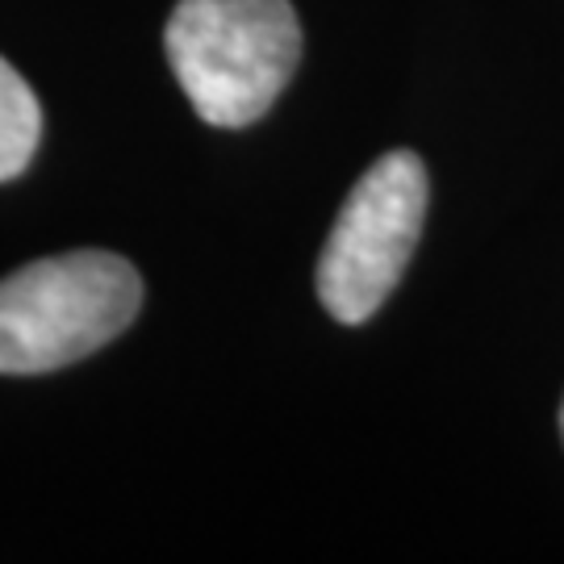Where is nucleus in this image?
<instances>
[{
  "label": "nucleus",
  "mask_w": 564,
  "mask_h": 564,
  "mask_svg": "<svg viewBox=\"0 0 564 564\" xmlns=\"http://www.w3.org/2000/svg\"><path fill=\"white\" fill-rule=\"evenodd\" d=\"M163 46L197 118L239 130L260 121L293 80L302 25L289 0H181Z\"/></svg>",
  "instance_id": "obj_1"
},
{
  "label": "nucleus",
  "mask_w": 564,
  "mask_h": 564,
  "mask_svg": "<svg viewBox=\"0 0 564 564\" xmlns=\"http://www.w3.org/2000/svg\"><path fill=\"white\" fill-rule=\"evenodd\" d=\"M142 281L113 251H67L0 281V377L88 360L139 318Z\"/></svg>",
  "instance_id": "obj_2"
},
{
  "label": "nucleus",
  "mask_w": 564,
  "mask_h": 564,
  "mask_svg": "<svg viewBox=\"0 0 564 564\" xmlns=\"http://www.w3.org/2000/svg\"><path fill=\"white\" fill-rule=\"evenodd\" d=\"M431 181L414 151H389L364 172L318 260V302L343 326L368 323L398 289L426 223Z\"/></svg>",
  "instance_id": "obj_3"
},
{
  "label": "nucleus",
  "mask_w": 564,
  "mask_h": 564,
  "mask_svg": "<svg viewBox=\"0 0 564 564\" xmlns=\"http://www.w3.org/2000/svg\"><path fill=\"white\" fill-rule=\"evenodd\" d=\"M42 139V109L34 88L0 59V181L21 176Z\"/></svg>",
  "instance_id": "obj_4"
},
{
  "label": "nucleus",
  "mask_w": 564,
  "mask_h": 564,
  "mask_svg": "<svg viewBox=\"0 0 564 564\" xmlns=\"http://www.w3.org/2000/svg\"><path fill=\"white\" fill-rule=\"evenodd\" d=\"M561 440H564V402H561Z\"/></svg>",
  "instance_id": "obj_5"
}]
</instances>
